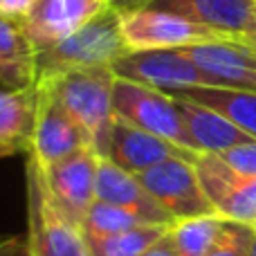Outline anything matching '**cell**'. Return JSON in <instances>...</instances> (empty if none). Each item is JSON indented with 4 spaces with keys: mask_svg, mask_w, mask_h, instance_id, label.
<instances>
[{
    "mask_svg": "<svg viewBox=\"0 0 256 256\" xmlns=\"http://www.w3.org/2000/svg\"><path fill=\"white\" fill-rule=\"evenodd\" d=\"M128 52L122 34V12L110 4L68 38L36 52V84L74 70L112 68Z\"/></svg>",
    "mask_w": 256,
    "mask_h": 256,
    "instance_id": "1",
    "label": "cell"
},
{
    "mask_svg": "<svg viewBox=\"0 0 256 256\" xmlns=\"http://www.w3.org/2000/svg\"><path fill=\"white\" fill-rule=\"evenodd\" d=\"M115 81L117 74L112 68H90V70L66 72L54 79H45L38 84L48 86L66 110L81 124L90 135L92 148L102 158H108L110 135L115 126Z\"/></svg>",
    "mask_w": 256,
    "mask_h": 256,
    "instance_id": "2",
    "label": "cell"
},
{
    "mask_svg": "<svg viewBox=\"0 0 256 256\" xmlns=\"http://www.w3.org/2000/svg\"><path fill=\"white\" fill-rule=\"evenodd\" d=\"M27 243L32 256H90L86 234L56 204L34 155H25Z\"/></svg>",
    "mask_w": 256,
    "mask_h": 256,
    "instance_id": "3",
    "label": "cell"
},
{
    "mask_svg": "<svg viewBox=\"0 0 256 256\" xmlns=\"http://www.w3.org/2000/svg\"><path fill=\"white\" fill-rule=\"evenodd\" d=\"M112 102H115V115L120 120L164 137L191 153H200L186 130L178 99L173 94L117 76Z\"/></svg>",
    "mask_w": 256,
    "mask_h": 256,
    "instance_id": "4",
    "label": "cell"
},
{
    "mask_svg": "<svg viewBox=\"0 0 256 256\" xmlns=\"http://www.w3.org/2000/svg\"><path fill=\"white\" fill-rule=\"evenodd\" d=\"M122 12V34L130 52L140 50H176L212 40H225L209 27L158 7H132Z\"/></svg>",
    "mask_w": 256,
    "mask_h": 256,
    "instance_id": "5",
    "label": "cell"
},
{
    "mask_svg": "<svg viewBox=\"0 0 256 256\" xmlns=\"http://www.w3.org/2000/svg\"><path fill=\"white\" fill-rule=\"evenodd\" d=\"M112 72L122 79L137 81L168 94L194 86H212L209 76L184 52V48L128 52L112 66Z\"/></svg>",
    "mask_w": 256,
    "mask_h": 256,
    "instance_id": "6",
    "label": "cell"
},
{
    "mask_svg": "<svg viewBox=\"0 0 256 256\" xmlns=\"http://www.w3.org/2000/svg\"><path fill=\"white\" fill-rule=\"evenodd\" d=\"M140 182L176 220L214 214L194 160L171 158L140 173Z\"/></svg>",
    "mask_w": 256,
    "mask_h": 256,
    "instance_id": "7",
    "label": "cell"
},
{
    "mask_svg": "<svg viewBox=\"0 0 256 256\" xmlns=\"http://www.w3.org/2000/svg\"><path fill=\"white\" fill-rule=\"evenodd\" d=\"M194 164L214 212L256 227V176L234 168L216 153H200Z\"/></svg>",
    "mask_w": 256,
    "mask_h": 256,
    "instance_id": "8",
    "label": "cell"
},
{
    "mask_svg": "<svg viewBox=\"0 0 256 256\" xmlns=\"http://www.w3.org/2000/svg\"><path fill=\"white\" fill-rule=\"evenodd\" d=\"M38 90V110H36V126L32 150L40 166H52L63 158L76 153L81 148H92L90 135L81 124L66 110L58 97L43 84H36Z\"/></svg>",
    "mask_w": 256,
    "mask_h": 256,
    "instance_id": "9",
    "label": "cell"
},
{
    "mask_svg": "<svg viewBox=\"0 0 256 256\" xmlns=\"http://www.w3.org/2000/svg\"><path fill=\"white\" fill-rule=\"evenodd\" d=\"M102 155L94 148H81L45 168V180L56 204L84 227L90 207L97 202V173Z\"/></svg>",
    "mask_w": 256,
    "mask_h": 256,
    "instance_id": "10",
    "label": "cell"
},
{
    "mask_svg": "<svg viewBox=\"0 0 256 256\" xmlns=\"http://www.w3.org/2000/svg\"><path fill=\"white\" fill-rule=\"evenodd\" d=\"M110 4V0H38L22 27L38 52L74 34Z\"/></svg>",
    "mask_w": 256,
    "mask_h": 256,
    "instance_id": "11",
    "label": "cell"
},
{
    "mask_svg": "<svg viewBox=\"0 0 256 256\" xmlns=\"http://www.w3.org/2000/svg\"><path fill=\"white\" fill-rule=\"evenodd\" d=\"M184 52L209 76L212 86L256 92V52L250 45L225 38L191 45Z\"/></svg>",
    "mask_w": 256,
    "mask_h": 256,
    "instance_id": "12",
    "label": "cell"
},
{
    "mask_svg": "<svg viewBox=\"0 0 256 256\" xmlns=\"http://www.w3.org/2000/svg\"><path fill=\"white\" fill-rule=\"evenodd\" d=\"M146 4L180 14L222 38L240 40L256 27V0H150Z\"/></svg>",
    "mask_w": 256,
    "mask_h": 256,
    "instance_id": "13",
    "label": "cell"
},
{
    "mask_svg": "<svg viewBox=\"0 0 256 256\" xmlns=\"http://www.w3.org/2000/svg\"><path fill=\"white\" fill-rule=\"evenodd\" d=\"M198 155L200 153H191V150L182 148V146L173 144V142L164 140V137L128 124L120 117L115 120V126H112L108 160H112L115 164H120L122 168L135 173V176L148 171L150 166L164 162V160L171 158L196 160Z\"/></svg>",
    "mask_w": 256,
    "mask_h": 256,
    "instance_id": "14",
    "label": "cell"
},
{
    "mask_svg": "<svg viewBox=\"0 0 256 256\" xmlns=\"http://www.w3.org/2000/svg\"><path fill=\"white\" fill-rule=\"evenodd\" d=\"M97 200L124 207L137 214L144 222H158V225H173L176 218L146 191L135 173L122 168L112 160L102 158L97 173Z\"/></svg>",
    "mask_w": 256,
    "mask_h": 256,
    "instance_id": "15",
    "label": "cell"
},
{
    "mask_svg": "<svg viewBox=\"0 0 256 256\" xmlns=\"http://www.w3.org/2000/svg\"><path fill=\"white\" fill-rule=\"evenodd\" d=\"M38 110V90L0 86V158L27 155L32 150Z\"/></svg>",
    "mask_w": 256,
    "mask_h": 256,
    "instance_id": "16",
    "label": "cell"
},
{
    "mask_svg": "<svg viewBox=\"0 0 256 256\" xmlns=\"http://www.w3.org/2000/svg\"><path fill=\"white\" fill-rule=\"evenodd\" d=\"M178 106H180L182 120L189 130L191 140H194L196 148L200 153H225L230 148H236L240 144H248L254 137L240 130L234 122H230L225 115L209 106H202L198 102H191L184 97H176Z\"/></svg>",
    "mask_w": 256,
    "mask_h": 256,
    "instance_id": "17",
    "label": "cell"
},
{
    "mask_svg": "<svg viewBox=\"0 0 256 256\" xmlns=\"http://www.w3.org/2000/svg\"><path fill=\"white\" fill-rule=\"evenodd\" d=\"M0 86H36V48L22 22L0 16Z\"/></svg>",
    "mask_w": 256,
    "mask_h": 256,
    "instance_id": "18",
    "label": "cell"
},
{
    "mask_svg": "<svg viewBox=\"0 0 256 256\" xmlns=\"http://www.w3.org/2000/svg\"><path fill=\"white\" fill-rule=\"evenodd\" d=\"M173 97H184L198 102L225 115L240 130L256 140V92L236 88H218V86H194L173 92Z\"/></svg>",
    "mask_w": 256,
    "mask_h": 256,
    "instance_id": "19",
    "label": "cell"
},
{
    "mask_svg": "<svg viewBox=\"0 0 256 256\" xmlns=\"http://www.w3.org/2000/svg\"><path fill=\"white\" fill-rule=\"evenodd\" d=\"M225 220L220 214H202L194 218H182L171 225L168 238L180 256H207L222 234Z\"/></svg>",
    "mask_w": 256,
    "mask_h": 256,
    "instance_id": "20",
    "label": "cell"
},
{
    "mask_svg": "<svg viewBox=\"0 0 256 256\" xmlns=\"http://www.w3.org/2000/svg\"><path fill=\"white\" fill-rule=\"evenodd\" d=\"M171 225H158V222H146V225L132 227V230L120 232V234L108 236H88L90 256H142L150 245L162 240L168 234Z\"/></svg>",
    "mask_w": 256,
    "mask_h": 256,
    "instance_id": "21",
    "label": "cell"
},
{
    "mask_svg": "<svg viewBox=\"0 0 256 256\" xmlns=\"http://www.w3.org/2000/svg\"><path fill=\"white\" fill-rule=\"evenodd\" d=\"M140 225H146V222L137 214L128 212L124 207H117V204L97 200L90 207L81 230L88 236H108V234H120V232L132 230V227H140Z\"/></svg>",
    "mask_w": 256,
    "mask_h": 256,
    "instance_id": "22",
    "label": "cell"
},
{
    "mask_svg": "<svg viewBox=\"0 0 256 256\" xmlns=\"http://www.w3.org/2000/svg\"><path fill=\"white\" fill-rule=\"evenodd\" d=\"M256 236L254 225H245V222L225 220L222 234L214 250L207 256H250V248Z\"/></svg>",
    "mask_w": 256,
    "mask_h": 256,
    "instance_id": "23",
    "label": "cell"
},
{
    "mask_svg": "<svg viewBox=\"0 0 256 256\" xmlns=\"http://www.w3.org/2000/svg\"><path fill=\"white\" fill-rule=\"evenodd\" d=\"M220 158L238 171L248 173V176H256V140L225 150V153H220Z\"/></svg>",
    "mask_w": 256,
    "mask_h": 256,
    "instance_id": "24",
    "label": "cell"
},
{
    "mask_svg": "<svg viewBox=\"0 0 256 256\" xmlns=\"http://www.w3.org/2000/svg\"><path fill=\"white\" fill-rule=\"evenodd\" d=\"M38 0H0V16L22 22Z\"/></svg>",
    "mask_w": 256,
    "mask_h": 256,
    "instance_id": "25",
    "label": "cell"
},
{
    "mask_svg": "<svg viewBox=\"0 0 256 256\" xmlns=\"http://www.w3.org/2000/svg\"><path fill=\"white\" fill-rule=\"evenodd\" d=\"M0 256H32L27 236H7V238H0Z\"/></svg>",
    "mask_w": 256,
    "mask_h": 256,
    "instance_id": "26",
    "label": "cell"
},
{
    "mask_svg": "<svg viewBox=\"0 0 256 256\" xmlns=\"http://www.w3.org/2000/svg\"><path fill=\"white\" fill-rule=\"evenodd\" d=\"M168 232H171V230H168ZM142 256H180V254L176 252V248H173L171 238H168V234H166L162 240H158L155 245H150V248L146 250Z\"/></svg>",
    "mask_w": 256,
    "mask_h": 256,
    "instance_id": "27",
    "label": "cell"
},
{
    "mask_svg": "<svg viewBox=\"0 0 256 256\" xmlns=\"http://www.w3.org/2000/svg\"><path fill=\"white\" fill-rule=\"evenodd\" d=\"M150 2V0H112L117 9H132V7H142V4Z\"/></svg>",
    "mask_w": 256,
    "mask_h": 256,
    "instance_id": "28",
    "label": "cell"
},
{
    "mask_svg": "<svg viewBox=\"0 0 256 256\" xmlns=\"http://www.w3.org/2000/svg\"><path fill=\"white\" fill-rule=\"evenodd\" d=\"M240 43L250 45V48H252V50H254V52H256V27H254V30H252V32H250V34H248V36H243V38H240Z\"/></svg>",
    "mask_w": 256,
    "mask_h": 256,
    "instance_id": "29",
    "label": "cell"
},
{
    "mask_svg": "<svg viewBox=\"0 0 256 256\" xmlns=\"http://www.w3.org/2000/svg\"><path fill=\"white\" fill-rule=\"evenodd\" d=\"M250 256H256V236H254V240H252V248H250Z\"/></svg>",
    "mask_w": 256,
    "mask_h": 256,
    "instance_id": "30",
    "label": "cell"
},
{
    "mask_svg": "<svg viewBox=\"0 0 256 256\" xmlns=\"http://www.w3.org/2000/svg\"><path fill=\"white\" fill-rule=\"evenodd\" d=\"M110 2H112V0H110Z\"/></svg>",
    "mask_w": 256,
    "mask_h": 256,
    "instance_id": "31",
    "label": "cell"
}]
</instances>
